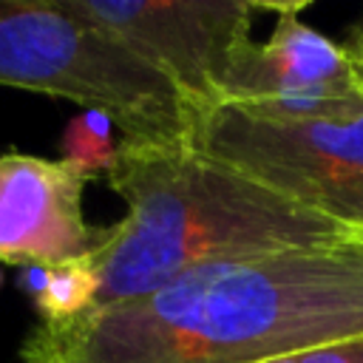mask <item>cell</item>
Returning <instances> with one entry per match:
<instances>
[{"instance_id":"1","label":"cell","mask_w":363,"mask_h":363,"mask_svg":"<svg viewBox=\"0 0 363 363\" xmlns=\"http://www.w3.org/2000/svg\"><path fill=\"white\" fill-rule=\"evenodd\" d=\"M363 337V244L207 261L164 286L40 323L23 363H267Z\"/></svg>"},{"instance_id":"2","label":"cell","mask_w":363,"mask_h":363,"mask_svg":"<svg viewBox=\"0 0 363 363\" xmlns=\"http://www.w3.org/2000/svg\"><path fill=\"white\" fill-rule=\"evenodd\" d=\"M108 184L128 216L99 230L85 255L99 281L94 309L147 295L207 261L363 244L357 233L216 162L193 142L125 139Z\"/></svg>"},{"instance_id":"3","label":"cell","mask_w":363,"mask_h":363,"mask_svg":"<svg viewBox=\"0 0 363 363\" xmlns=\"http://www.w3.org/2000/svg\"><path fill=\"white\" fill-rule=\"evenodd\" d=\"M0 85L102 111L128 142H190L193 113L176 85L60 0H0Z\"/></svg>"},{"instance_id":"4","label":"cell","mask_w":363,"mask_h":363,"mask_svg":"<svg viewBox=\"0 0 363 363\" xmlns=\"http://www.w3.org/2000/svg\"><path fill=\"white\" fill-rule=\"evenodd\" d=\"M190 142L363 238V111L281 122L216 105L193 119Z\"/></svg>"},{"instance_id":"5","label":"cell","mask_w":363,"mask_h":363,"mask_svg":"<svg viewBox=\"0 0 363 363\" xmlns=\"http://www.w3.org/2000/svg\"><path fill=\"white\" fill-rule=\"evenodd\" d=\"M162 71L193 119L224 102L238 60L252 45L250 0H60Z\"/></svg>"},{"instance_id":"6","label":"cell","mask_w":363,"mask_h":363,"mask_svg":"<svg viewBox=\"0 0 363 363\" xmlns=\"http://www.w3.org/2000/svg\"><path fill=\"white\" fill-rule=\"evenodd\" d=\"M88 182L62 159L0 153V261L31 267L85 258L99 238L82 213Z\"/></svg>"},{"instance_id":"7","label":"cell","mask_w":363,"mask_h":363,"mask_svg":"<svg viewBox=\"0 0 363 363\" xmlns=\"http://www.w3.org/2000/svg\"><path fill=\"white\" fill-rule=\"evenodd\" d=\"M306 3H272V34L244 51L224 102L255 96H309L363 91V68L349 48L301 20ZM221 102V105H224Z\"/></svg>"},{"instance_id":"8","label":"cell","mask_w":363,"mask_h":363,"mask_svg":"<svg viewBox=\"0 0 363 363\" xmlns=\"http://www.w3.org/2000/svg\"><path fill=\"white\" fill-rule=\"evenodd\" d=\"M96 292H99V281L88 258L45 264V281L34 298V306L43 323H62L94 309Z\"/></svg>"},{"instance_id":"9","label":"cell","mask_w":363,"mask_h":363,"mask_svg":"<svg viewBox=\"0 0 363 363\" xmlns=\"http://www.w3.org/2000/svg\"><path fill=\"white\" fill-rule=\"evenodd\" d=\"M60 150L62 162L88 179L99 170L108 173L119 150V145L113 142V119L94 108L77 113L62 130Z\"/></svg>"},{"instance_id":"10","label":"cell","mask_w":363,"mask_h":363,"mask_svg":"<svg viewBox=\"0 0 363 363\" xmlns=\"http://www.w3.org/2000/svg\"><path fill=\"white\" fill-rule=\"evenodd\" d=\"M267 363H363V337H349V340L303 349V352L275 357Z\"/></svg>"},{"instance_id":"11","label":"cell","mask_w":363,"mask_h":363,"mask_svg":"<svg viewBox=\"0 0 363 363\" xmlns=\"http://www.w3.org/2000/svg\"><path fill=\"white\" fill-rule=\"evenodd\" d=\"M352 57L357 60V65L363 68V23H360V28H357V34H354V43H352Z\"/></svg>"},{"instance_id":"12","label":"cell","mask_w":363,"mask_h":363,"mask_svg":"<svg viewBox=\"0 0 363 363\" xmlns=\"http://www.w3.org/2000/svg\"><path fill=\"white\" fill-rule=\"evenodd\" d=\"M0 286H3V269H0Z\"/></svg>"}]
</instances>
